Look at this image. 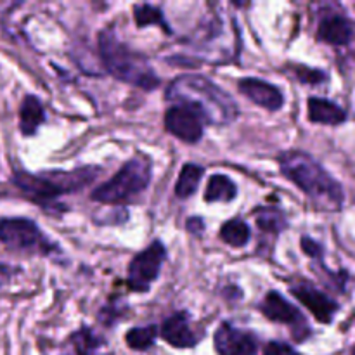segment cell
Returning <instances> with one entry per match:
<instances>
[{
  "label": "cell",
  "instance_id": "obj_1",
  "mask_svg": "<svg viewBox=\"0 0 355 355\" xmlns=\"http://www.w3.org/2000/svg\"><path fill=\"white\" fill-rule=\"evenodd\" d=\"M170 101L193 106L207 123L227 125L238 116V106L224 89L201 75H182L166 90Z\"/></svg>",
  "mask_w": 355,
  "mask_h": 355
},
{
  "label": "cell",
  "instance_id": "obj_2",
  "mask_svg": "<svg viewBox=\"0 0 355 355\" xmlns=\"http://www.w3.org/2000/svg\"><path fill=\"white\" fill-rule=\"evenodd\" d=\"M281 172L300 187L322 210H340L343 205V189L311 155L288 151L279 158Z\"/></svg>",
  "mask_w": 355,
  "mask_h": 355
},
{
  "label": "cell",
  "instance_id": "obj_3",
  "mask_svg": "<svg viewBox=\"0 0 355 355\" xmlns=\"http://www.w3.org/2000/svg\"><path fill=\"white\" fill-rule=\"evenodd\" d=\"M99 51L104 66L114 78L130 85L153 90L159 85V78L139 52L120 42L111 30L101 31Z\"/></svg>",
  "mask_w": 355,
  "mask_h": 355
},
{
  "label": "cell",
  "instance_id": "obj_4",
  "mask_svg": "<svg viewBox=\"0 0 355 355\" xmlns=\"http://www.w3.org/2000/svg\"><path fill=\"white\" fill-rule=\"evenodd\" d=\"M97 175V170L83 168L71 173H42L33 175L28 172H16L12 184L28 198L40 207H51L55 198L64 193L80 189Z\"/></svg>",
  "mask_w": 355,
  "mask_h": 355
},
{
  "label": "cell",
  "instance_id": "obj_5",
  "mask_svg": "<svg viewBox=\"0 0 355 355\" xmlns=\"http://www.w3.org/2000/svg\"><path fill=\"white\" fill-rule=\"evenodd\" d=\"M151 180V163L146 158H134L125 163L120 172L92 193V200L106 205L123 203L142 193Z\"/></svg>",
  "mask_w": 355,
  "mask_h": 355
},
{
  "label": "cell",
  "instance_id": "obj_6",
  "mask_svg": "<svg viewBox=\"0 0 355 355\" xmlns=\"http://www.w3.org/2000/svg\"><path fill=\"white\" fill-rule=\"evenodd\" d=\"M0 243L16 252L49 253L52 248L38 225L23 217L0 218Z\"/></svg>",
  "mask_w": 355,
  "mask_h": 355
},
{
  "label": "cell",
  "instance_id": "obj_7",
  "mask_svg": "<svg viewBox=\"0 0 355 355\" xmlns=\"http://www.w3.org/2000/svg\"><path fill=\"white\" fill-rule=\"evenodd\" d=\"M165 257L166 250L159 241L151 243L144 252L139 253L128 267V288L137 293H146L151 284L158 279Z\"/></svg>",
  "mask_w": 355,
  "mask_h": 355
},
{
  "label": "cell",
  "instance_id": "obj_8",
  "mask_svg": "<svg viewBox=\"0 0 355 355\" xmlns=\"http://www.w3.org/2000/svg\"><path fill=\"white\" fill-rule=\"evenodd\" d=\"M205 118L198 110L187 104H177L172 106L165 114L166 130L177 139L184 142H198L203 135Z\"/></svg>",
  "mask_w": 355,
  "mask_h": 355
},
{
  "label": "cell",
  "instance_id": "obj_9",
  "mask_svg": "<svg viewBox=\"0 0 355 355\" xmlns=\"http://www.w3.org/2000/svg\"><path fill=\"white\" fill-rule=\"evenodd\" d=\"M215 350L218 355H253L257 350L255 338L250 333L224 322L217 328L214 336Z\"/></svg>",
  "mask_w": 355,
  "mask_h": 355
},
{
  "label": "cell",
  "instance_id": "obj_10",
  "mask_svg": "<svg viewBox=\"0 0 355 355\" xmlns=\"http://www.w3.org/2000/svg\"><path fill=\"white\" fill-rule=\"evenodd\" d=\"M291 293H293L295 297L314 314V318L318 319V321L326 322V324L333 321V315L338 311V304H336L335 300H331L328 295L319 291L318 288L312 286L311 283H305V281L295 284V286L291 288Z\"/></svg>",
  "mask_w": 355,
  "mask_h": 355
},
{
  "label": "cell",
  "instance_id": "obj_11",
  "mask_svg": "<svg viewBox=\"0 0 355 355\" xmlns=\"http://www.w3.org/2000/svg\"><path fill=\"white\" fill-rule=\"evenodd\" d=\"M238 87L243 96H246L250 101L266 107V110L277 111L283 107V94L276 85H270L269 82H263L259 78H243L239 80Z\"/></svg>",
  "mask_w": 355,
  "mask_h": 355
},
{
  "label": "cell",
  "instance_id": "obj_12",
  "mask_svg": "<svg viewBox=\"0 0 355 355\" xmlns=\"http://www.w3.org/2000/svg\"><path fill=\"white\" fill-rule=\"evenodd\" d=\"M162 336L165 338L166 343H170L175 349H191L201 338L191 328L189 318H187L186 312H179V314H173L172 318L166 319L162 326Z\"/></svg>",
  "mask_w": 355,
  "mask_h": 355
},
{
  "label": "cell",
  "instance_id": "obj_13",
  "mask_svg": "<svg viewBox=\"0 0 355 355\" xmlns=\"http://www.w3.org/2000/svg\"><path fill=\"white\" fill-rule=\"evenodd\" d=\"M262 312L267 319L274 322H281V324H302L304 318H302L300 311H298L295 305H291L283 295H279L277 291H270L267 293V297L263 298L262 304Z\"/></svg>",
  "mask_w": 355,
  "mask_h": 355
},
{
  "label": "cell",
  "instance_id": "obj_14",
  "mask_svg": "<svg viewBox=\"0 0 355 355\" xmlns=\"http://www.w3.org/2000/svg\"><path fill=\"white\" fill-rule=\"evenodd\" d=\"M318 38L331 45H345L352 38V24L342 16H328L318 28Z\"/></svg>",
  "mask_w": 355,
  "mask_h": 355
},
{
  "label": "cell",
  "instance_id": "obj_15",
  "mask_svg": "<svg viewBox=\"0 0 355 355\" xmlns=\"http://www.w3.org/2000/svg\"><path fill=\"white\" fill-rule=\"evenodd\" d=\"M45 111L37 96H26L19 107V130L21 134L30 137L37 134L38 127L44 123Z\"/></svg>",
  "mask_w": 355,
  "mask_h": 355
},
{
  "label": "cell",
  "instance_id": "obj_16",
  "mask_svg": "<svg viewBox=\"0 0 355 355\" xmlns=\"http://www.w3.org/2000/svg\"><path fill=\"white\" fill-rule=\"evenodd\" d=\"M309 118L314 123L324 125H340L347 120V113L328 99L321 97H311L309 99Z\"/></svg>",
  "mask_w": 355,
  "mask_h": 355
},
{
  "label": "cell",
  "instance_id": "obj_17",
  "mask_svg": "<svg viewBox=\"0 0 355 355\" xmlns=\"http://www.w3.org/2000/svg\"><path fill=\"white\" fill-rule=\"evenodd\" d=\"M236 184L229 179L227 175H211L208 180L207 191H205V200L215 203V201H222V203H227L236 198Z\"/></svg>",
  "mask_w": 355,
  "mask_h": 355
},
{
  "label": "cell",
  "instance_id": "obj_18",
  "mask_svg": "<svg viewBox=\"0 0 355 355\" xmlns=\"http://www.w3.org/2000/svg\"><path fill=\"white\" fill-rule=\"evenodd\" d=\"M203 166L194 165V163H186L180 170L179 180L175 184V194L179 198H189L196 193L200 180L203 177Z\"/></svg>",
  "mask_w": 355,
  "mask_h": 355
},
{
  "label": "cell",
  "instance_id": "obj_19",
  "mask_svg": "<svg viewBox=\"0 0 355 355\" xmlns=\"http://www.w3.org/2000/svg\"><path fill=\"white\" fill-rule=\"evenodd\" d=\"M222 241L234 248H241L250 241V227L241 220V218H232L225 222L220 229Z\"/></svg>",
  "mask_w": 355,
  "mask_h": 355
},
{
  "label": "cell",
  "instance_id": "obj_20",
  "mask_svg": "<svg viewBox=\"0 0 355 355\" xmlns=\"http://www.w3.org/2000/svg\"><path fill=\"white\" fill-rule=\"evenodd\" d=\"M134 12H135V23H137V26L142 28V26H148V24H158L163 31H166V33H172L168 23L165 21L163 12L158 9V7L144 3V6L135 7Z\"/></svg>",
  "mask_w": 355,
  "mask_h": 355
},
{
  "label": "cell",
  "instance_id": "obj_21",
  "mask_svg": "<svg viewBox=\"0 0 355 355\" xmlns=\"http://www.w3.org/2000/svg\"><path fill=\"white\" fill-rule=\"evenodd\" d=\"M156 335H158L156 326H144V328H132L125 340L132 350H148L155 343Z\"/></svg>",
  "mask_w": 355,
  "mask_h": 355
},
{
  "label": "cell",
  "instance_id": "obj_22",
  "mask_svg": "<svg viewBox=\"0 0 355 355\" xmlns=\"http://www.w3.org/2000/svg\"><path fill=\"white\" fill-rule=\"evenodd\" d=\"M257 225H259L260 229H263L266 232H281L283 229H286V220H284L283 214L277 210H267V208H263V210H260L259 214H257Z\"/></svg>",
  "mask_w": 355,
  "mask_h": 355
},
{
  "label": "cell",
  "instance_id": "obj_23",
  "mask_svg": "<svg viewBox=\"0 0 355 355\" xmlns=\"http://www.w3.org/2000/svg\"><path fill=\"white\" fill-rule=\"evenodd\" d=\"M298 75V78L302 80L307 85H315V83H321L326 80V73L319 71V69H311V68H298L295 69Z\"/></svg>",
  "mask_w": 355,
  "mask_h": 355
},
{
  "label": "cell",
  "instance_id": "obj_24",
  "mask_svg": "<svg viewBox=\"0 0 355 355\" xmlns=\"http://www.w3.org/2000/svg\"><path fill=\"white\" fill-rule=\"evenodd\" d=\"M263 355H300L293 347L283 342H270L263 350Z\"/></svg>",
  "mask_w": 355,
  "mask_h": 355
},
{
  "label": "cell",
  "instance_id": "obj_25",
  "mask_svg": "<svg viewBox=\"0 0 355 355\" xmlns=\"http://www.w3.org/2000/svg\"><path fill=\"white\" fill-rule=\"evenodd\" d=\"M302 250H304L309 257H314V259H318V257L321 259V255H322L321 245H319L318 241H314V239L307 238V236H304V238H302Z\"/></svg>",
  "mask_w": 355,
  "mask_h": 355
},
{
  "label": "cell",
  "instance_id": "obj_26",
  "mask_svg": "<svg viewBox=\"0 0 355 355\" xmlns=\"http://www.w3.org/2000/svg\"><path fill=\"white\" fill-rule=\"evenodd\" d=\"M203 229H205V224L200 217H194V218H189V220H187V231L194 232V234H201V232H203Z\"/></svg>",
  "mask_w": 355,
  "mask_h": 355
}]
</instances>
